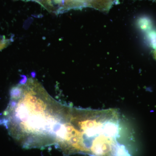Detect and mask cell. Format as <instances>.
Segmentation results:
<instances>
[{"label": "cell", "instance_id": "obj_3", "mask_svg": "<svg viewBox=\"0 0 156 156\" xmlns=\"http://www.w3.org/2000/svg\"><path fill=\"white\" fill-rule=\"evenodd\" d=\"M117 0H63L62 13L71 10L90 8L108 12Z\"/></svg>", "mask_w": 156, "mask_h": 156}, {"label": "cell", "instance_id": "obj_2", "mask_svg": "<svg viewBox=\"0 0 156 156\" xmlns=\"http://www.w3.org/2000/svg\"><path fill=\"white\" fill-rule=\"evenodd\" d=\"M65 105L51 97L36 79L23 77L11 89L0 125L23 147L55 146Z\"/></svg>", "mask_w": 156, "mask_h": 156}, {"label": "cell", "instance_id": "obj_1", "mask_svg": "<svg viewBox=\"0 0 156 156\" xmlns=\"http://www.w3.org/2000/svg\"><path fill=\"white\" fill-rule=\"evenodd\" d=\"M56 140V147L66 156H133L134 137L116 109L66 105Z\"/></svg>", "mask_w": 156, "mask_h": 156}, {"label": "cell", "instance_id": "obj_6", "mask_svg": "<svg viewBox=\"0 0 156 156\" xmlns=\"http://www.w3.org/2000/svg\"><path fill=\"white\" fill-rule=\"evenodd\" d=\"M12 41V40H11V39H10L8 41L5 42V43H3V44L0 45V51L4 49V48H6V47H8Z\"/></svg>", "mask_w": 156, "mask_h": 156}, {"label": "cell", "instance_id": "obj_8", "mask_svg": "<svg viewBox=\"0 0 156 156\" xmlns=\"http://www.w3.org/2000/svg\"><path fill=\"white\" fill-rule=\"evenodd\" d=\"M153 56L154 58L156 60V49H155L152 52Z\"/></svg>", "mask_w": 156, "mask_h": 156}, {"label": "cell", "instance_id": "obj_7", "mask_svg": "<svg viewBox=\"0 0 156 156\" xmlns=\"http://www.w3.org/2000/svg\"><path fill=\"white\" fill-rule=\"evenodd\" d=\"M10 39L6 38L5 37L1 38H0V45L2 44H3V43H5V42L8 41Z\"/></svg>", "mask_w": 156, "mask_h": 156}, {"label": "cell", "instance_id": "obj_5", "mask_svg": "<svg viewBox=\"0 0 156 156\" xmlns=\"http://www.w3.org/2000/svg\"><path fill=\"white\" fill-rule=\"evenodd\" d=\"M147 38L151 47L156 49V30H152L149 32Z\"/></svg>", "mask_w": 156, "mask_h": 156}, {"label": "cell", "instance_id": "obj_4", "mask_svg": "<svg viewBox=\"0 0 156 156\" xmlns=\"http://www.w3.org/2000/svg\"><path fill=\"white\" fill-rule=\"evenodd\" d=\"M140 28L143 30H149L150 29L151 24L150 20L147 17H142L139 20Z\"/></svg>", "mask_w": 156, "mask_h": 156}]
</instances>
